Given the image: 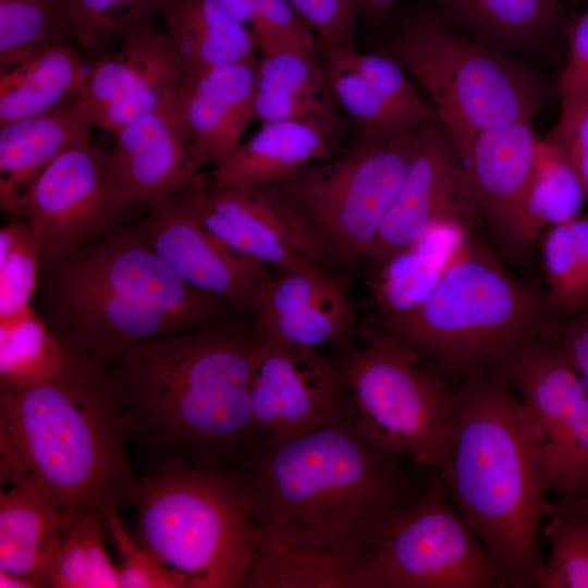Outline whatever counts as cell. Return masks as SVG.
<instances>
[{
	"instance_id": "6da1fadb",
	"label": "cell",
	"mask_w": 588,
	"mask_h": 588,
	"mask_svg": "<svg viewBox=\"0 0 588 588\" xmlns=\"http://www.w3.org/2000/svg\"><path fill=\"white\" fill-rule=\"evenodd\" d=\"M257 341L203 327L140 341L106 364L127 439L155 468L237 470L259 445L250 401Z\"/></svg>"
},
{
	"instance_id": "7a4b0ae2",
	"label": "cell",
	"mask_w": 588,
	"mask_h": 588,
	"mask_svg": "<svg viewBox=\"0 0 588 588\" xmlns=\"http://www.w3.org/2000/svg\"><path fill=\"white\" fill-rule=\"evenodd\" d=\"M237 471L259 537L360 568L391 519L415 501L400 456L369 443L345 412L305 432L264 438Z\"/></svg>"
},
{
	"instance_id": "3957f363",
	"label": "cell",
	"mask_w": 588,
	"mask_h": 588,
	"mask_svg": "<svg viewBox=\"0 0 588 588\" xmlns=\"http://www.w3.org/2000/svg\"><path fill=\"white\" fill-rule=\"evenodd\" d=\"M106 363L73 355L32 387L0 383V480L69 515L136 505L140 478Z\"/></svg>"
},
{
	"instance_id": "277c9868",
	"label": "cell",
	"mask_w": 588,
	"mask_h": 588,
	"mask_svg": "<svg viewBox=\"0 0 588 588\" xmlns=\"http://www.w3.org/2000/svg\"><path fill=\"white\" fill-rule=\"evenodd\" d=\"M434 469L493 561L502 587L534 588L544 562L547 492L519 397L499 363L453 389L446 446Z\"/></svg>"
},
{
	"instance_id": "5b68a950",
	"label": "cell",
	"mask_w": 588,
	"mask_h": 588,
	"mask_svg": "<svg viewBox=\"0 0 588 588\" xmlns=\"http://www.w3.org/2000/svg\"><path fill=\"white\" fill-rule=\"evenodd\" d=\"M36 293L66 351L106 364L140 341L208 327L224 303L186 283L137 225L40 260Z\"/></svg>"
},
{
	"instance_id": "8992f818",
	"label": "cell",
	"mask_w": 588,
	"mask_h": 588,
	"mask_svg": "<svg viewBox=\"0 0 588 588\" xmlns=\"http://www.w3.org/2000/svg\"><path fill=\"white\" fill-rule=\"evenodd\" d=\"M555 319L543 291L512 275L469 235L427 298L381 318L379 329L462 380L523 342L551 336Z\"/></svg>"
},
{
	"instance_id": "52a82bcc",
	"label": "cell",
	"mask_w": 588,
	"mask_h": 588,
	"mask_svg": "<svg viewBox=\"0 0 588 588\" xmlns=\"http://www.w3.org/2000/svg\"><path fill=\"white\" fill-rule=\"evenodd\" d=\"M136 505L135 541L185 588L242 587L259 530L237 470L154 468Z\"/></svg>"
},
{
	"instance_id": "ba28073f",
	"label": "cell",
	"mask_w": 588,
	"mask_h": 588,
	"mask_svg": "<svg viewBox=\"0 0 588 588\" xmlns=\"http://www.w3.org/2000/svg\"><path fill=\"white\" fill-rule=\"evenodd\" d=\"M338 363L345 413L375 448L437 468L444 453L453 390L415 348L381 329Z\"/></svg>"
},
{
	"instance_id": "9c48e42d",
	"label": "cell",
	"mask_w": 588,
	"mask_h": 588,
	"mask_svg": "<svg viewBox=\"0 0 588 588\" xmlns=\"http://www.w3.org/2000/svg\"><path fill=\"white\" fill-rule=\"evenodd\" d=\"M389 57L426 89L454 148L485 130L530 122L539 109L529 74L433 16L408 23Z\"/></svg>"
},
{
	"instance_id": "30bf717a",
	"label": "cell",
	"mask_w": 588,
	"mask_h": 588,
	"mask_svg": "<svg viewBox=\"0 0 588 588\" xmlns=\"http://www.w3.org/2000/svg\"><path fill=\"white\" fill-rule=\"evenodd\" d=\"M424 124L383 134L362 133L344 155L311 163L271 185L326 252L366 257L418 147Z\"/></svg>"
},
{
	"instance_id": "8fae6325",
	"label": "cell",
	"mask_w": 588,
	"mask_h": 588,
	"mask_svg": "<svg viewBox=\"0 0 588 588\" xmlns=\"http://www.w3.org/2000/svg\"><path fill=\"white\" fill-rule=\"evenodd\" d=\"M499 364L513 384L546 492L588 493V387L551 336L523 342Z\"/></svg>"
},
{
	"instance_id": "7c38bea8",
	"label": "cell",
	"mask_w": 588,
	"mask_h": 588,
	"mask_svg": "<svg viewBox=\"0 0 588 588\" xmlns=\"http://www.w3.org/2000/svg\"><path fill=\"white\" fill-rule=\"evenodd\" d=\"M499 588L478 537L449 502L434 469L425 494L387 525L356 588Z\"/></svg>"
},
{
	"instance_id": "4fadbf2b",
	"label": "cell",
	"mask_w": 588,
	"mask_h": 588,
	"mask_svg": "<svg viewBox=\"0 0 588 588\" xmlns=\"http://www.w3.org/2000/svg\"><path fill=\"white\" fill-rule=\"evenodd\" d=\"M192 180L177 191L183 205L226 244L282 272L323 270L324 247L273 185L206 187Z\"/></svg>"
},
{
	"instance_id": "5bb4252c",
	"label": "cell",
	"mask_w": 588,
	"mask_h": 588,
	"mask_svg": "<svg viewBox=\"0 0 588 588\" xmlns=\"http://www.w3.org/2000/svg\"><path fill=\"white\" fill-rule=\"evenodd\" d=\"M125 209L106 164V149L90 142L63 152L39 174L19 216L34 231L40 260H50L112 231Z\"/></svg>"
},
{
	"instance_id": "9a60e30c",
	"label": "cell",
	"mask_w": 588,
	"mask_h": 588,
	"mask_svg": "<svg viewBox=\"0 0 588 588\" xmlns=\"http://www.w3.org/2000/svg\"><path fill=\"white\" fill-rule=\"evenodd\" d=\"M481 221L456 151L436 114L387 210L367 258L379 262L413 246L433 224Z\"/></svg>"
},
{
	"instance_id": "2e32d148",
	"label": "cell",
	"mask_w": 588,
	"mask_h": 588,
	"mask_svg": "<svg viewBox=\"0 0 588 588\" xmlns=\"http://www.w3.org/2000/svg\"><path fill=\"white\" fill-rule=\"evenodd\" d=\"M250 401L262 438L305 432L345 412L338 363L316 348L266 336L257 341Z\"/></svg>"
},
{
	"instance_id": "e0dca14e",
	"label": "cell",
	"mask_w": 588,
	"mask_h": 588,
	"mask_svg": "<svg viewBox=\"0 0 588 588\" xmlns=\"http://www.w3.org/2000/svg\"><path fill=\"white\" fill-rule=\"evenodd\" d=\"M187 76L168 34L149 22L91 64L78 95L95 125L115 134L175 98Z\"/></svg>"
},
{
	"instance_id": "ac0fdd59",
	"label": "cell",
	"mask_w": 588,
	"mask_h": 588,
	"mask_svg": "<svg viewBox=\"0 0 588 588\" xmlns=\"http://www.w3.org/2000/svg\"><path fill=\"white\" fill-rule=\"evenodd\" d=\"M137 228L154 250L189 285L253 310L267 266L233 248L201 225L177 192L147 205Z\"/></svg>"
},
{
	"instance_id": "d6986e66",
	"label": "cell",
	"mask_w": 588,
	"mask_h": 588,
	"mask_svg": "<svg viewBox=\"0 0 588 588\" xmlns=\"http://www.w3.org/2000/svg\"><path fill=\"white\" fill-rule=\"evenodd\" d=\"M537 136L530 122L488 128L454 148L477 205L499 249L524 262L530 252L522 235V209Z\"/></svg>"
},
{
	"instance_id": "ffe728a7",
	"label": "cell",
	"mask_w": 588,
	"mask_h": 588,
	"mask_svg": "<svg viewBox=\"0 0 588 588\" xmlns=\"http://www.w3.org/2000/svg\"><path fill=\"white\" fill-rule=\"evenodd\" d=\"M179 95L113 134L106 150L108 171L126 209L177 192L200 168Z\"/></svg>"
},
{
	"instance_id": "44dd1931",
	"label": "cell",
	"mask_w": 588,
	"mask_h": 588,
	"mask_svg": "<svg viewBox=\"0 0 588 588\" xmlns=\"http://www.w3.org/2000/svg\"><path fill=\"white\" fill-rule=\"evenodd\" d=\"M253 311L258 336L316 350L347 344L355 323L344 285L324 269L268 277Z\"/></svg>"
},
{
	"instance_id": "7402d4cb",
	"label": "cell",
	"mask_w": 588,
	"mask_h": 588,
	"mask_svg": "<svg viewBox=\"0 0 588 588\" xmlns=\"http://www.w3.org/2000/svg\"><path fill=\"white\" fill-rule=\"evenodd\" d=\"M256 57L188 73L179 106L199 166L217 164L254 119Z\"/></svg>"
},
{
	"instance_id": "603a6c76",
	"label": "cell",
	"mask_w": 588,
	"mask_h": 588,
	"mask_svg": "<svg viewBox=\"0 0 588 588\" xmlns=\"http://www.w3.org/2000/svg\"><path fill=\"white\" fill-rule=\"evenodd\" d=\"M96 126L79 95L59 106L0 126V205L19 216L39 174L69 149L90 143Z\"/></svg>"
},
{
	"instance_id": "cb8c5ba5",
	"label": "cell",
	"mask_w": 588,
	"mask_h": 588,
	"mask_svg": "<svg viewBox=\"0 0 588 588\" xmlns=\"http://www.w3.org/2000/svg\"><path fill=\"white\" fill-rule=\"evenodd\" d=\"M332 127L307 120L262 123L245 143H240L212 172L218 186L268 185L301 169L331 158Z\"/></svg>"
},
{
	"instance_id": "d4e9b609",
	"label": "cell",
	"mask_w": 588,
	"mask_h": 588,
	"mask_svg": "<svg viewBox=\"0 0 588 588\" xmlns=\"http://www.w3.org/2000/svg\"><path fill=\"white\" fill-rule=\"evenodd\" d=\"M73 516L25 489L1 490L0 569L50 587V561Z\"/></svg>"
},
{
	"instance_id": "484cf974",
	"label": "cell",
	"mask_w": 588,
	"mask_h": 588,
	"mask_svg": "<svg viewBox=\"0 0 588 588\" xmlns=\"http://www.w3.org/2000/svg\"><path fill=\"white\" fill-rule=\"evenodd\" d=\"M160 13L188 73L255 57L250 30L219 0H166Z\"/></svg>"
},
{
	"instance_id": "4316f807",
	"label": "cell",
	"mask_w": 588,
	"mask_h": 588,
	"mask_svg": "<svg viewBox=\"0 0 588 588\" xmlns=\"http://www.w3.org/2000/svg\"><path fill=\"white\" fill-rule=\"evenodd\" d=\"M90 66L70 45H60L1 71L0 126L48 111L77 95Z\"/></svg>"
},
{
	"instance_id": "83f0119b",
	"label": "cell",
	"mask_w": 588,
	"mask_h": 588,
	"mask_svg": "<svg viewBox=\"0 0 588 588\" xmlns=\"http://www.w3.org/2000/svg\"><path fill=\"white\" fill-rule=\"evenodd\" d=\"M585 199L580 179L562 149L538 137L522 209V235L528 250L549 228L578 217Z\"/></svg>"
},
{
	"instance_id": "f1b7e54d",
	"label": "cell",
	"mask_w": 588,
	"mask_h": 588,
	"mask_svg": "<svg viewBox=\"0 0 588 588\" xmlns=\"http://www.w3.org/2000/svg\"><path fill=\"white\" fill-rule=\"evenodd\" d=\"M359 569L330 552L259 537L242 588H356Z\"/></svg>"
},
{
	"instance_id": "f546056e",
	"label": "cell",
	"mask_w": 588,
	"mask_h": 588,
	"mask_svg": "<svg viewBox=\"0 0 588 588\" xmlns=\"http://www.w3.org/2000/svg\"><path fill=\"white\" fill-rule=\"evenodd\" d=\"M72 354L33 307L0 320V383L32 387L57 377Z\"/></svg>"
},
{
	"instance_id": "4dcf8cb0",
	"label": "cell",
	"mask_w": 588,
	"mask_h": 588,
	"mask_svg": "<svg viewBox=\"0 0 588 588\" xmlns=\"http://www.w3.org/2000/svg\"><path fill=\"white\" fill-rule=\"evenodd\" d=\"M546 298L556 318L588 306V213L549 228L541 242Z\"/></svg>"
},
{
	"instance_id": "1f68e13d",
	"label": "cell",
	"mask_w": 588,
	"mask_h": 588,
	"mask_svg": "<svg viewBox=\"0 0 588 588\" xmlns=\"http://www.w3.org/2000/svg\"><path fill=\"white\" fill-rule=\"evenodd\" d=\"M70 39L76 37L63 0H0V71Z\"/></svg>"
},
{
	"instance_id": "d6a6232c",
	"label": "cell",
	"mask_w": 588,
	"mask_h": 588,
	"mask_svg": "<svg viewBox=\"0 0 588 588\" xmlns=\"http://www.w3.org/2000/svg\"><path fill=\"white\" fill-rule=\"evenodd\" d=\"M345 46L348 45L320 42L322 70L334 100L362 133L383 134L417 125L407 121L376 91L347 58Z\"/></svg>"
},
{
	"instance_id": "836d02e7",
	"label": "cell",
	"mask_w": 588,
	"mask_h": 588,
	"mask_svg": "<svg viewBox=\"0 0 588 588\" xmlns=\"http://www.w3.org/2000/svg\"><path fill=\"white\" fill-rule=\"evenodd\" d=\"M76 40L99 58L161 12L166 0H63Z\"/></svg>"
},
{
	"instance_id": "e575fe53",
	"label": "cell",
	"mask_w": 588,
	"mask_h": 588,
	"mask_svg": "<svg viewBox=\"0 0 588 588\" xmlns=\"http://www.w3.org/2000/svg\"><path fill=\"white\" fill-rule=\"evenodd\" d=\"M450 7L476 29L513 41L548 34L562 15L559 0H456Z\"/></svg>"
},
{
	"instance_id": "d590c367",
	"label": "cell",
	"mask_w": 588,
	"mask_h": 588,
	"mask_svg": "<svg viewBox=\"0 0 588 588\" xmlns=\"http://www.w3.org/2000/svg\"><path fill=\"white\" fill-rule=\"evenodd\" d=\"M40 259L38 241L25 219L0 230V320L32 307Z\"/></svg>"
},
{
	"instance_id": "8d00e7d4",
	"label": "cell",
	"mask_w": 588,
	"mask_h": 588,
	"mask_svg": "<svg viewBox=\"0 0 588 588\" xmlns=\"http://www.w3.org/2000/svg\"><path fill=\"white\" fill-rule=\"evenodd\" d=\"M543 535L550 553L537 576L536 588H588V513L556 512Z\"/></svg>"
},
{
	"instance_id": "74e56055",
	"label": "cell",
	"mask_w": 588,
	"mask_h": 588,
	"mask_svg": "<svg viewBox=\"0 0 588 588\" xmlns=\"http://www.w3.org/2000/svg\"><path fill=\"white\" fill-rule=\"evenodd\" d=\"M372 287L382 317L408 313L421 304L439 282L443 269L431 264L414 246L379 262Z\"/></svg>"
},
{
	"instance_id": "f35d334b",
	"label": "cell",
	"mask_w": 588,
	"mask_h": 588,
	"mask_svg": "<svg viewBox=\"0 0 588 588\" xmlns=\"http://www.w3.org/2000/svg\"><path fill=\"white\" fill-rule=\"evenodd\" d=\"M257 88L286 91L320 101L334 100L317 57L292 47L261 52Z\"/></svg>"
},
{
	"instance_id": "ab89813d",
	"label": "cell",
	"mask_w": 588,
	"mask_h": 588,
	"mask_svg": "<svg viewBox=\"0 0 588 588\" xmlns=\"http://www.w3.org/2000/svg\"><path fill=\"white\" fill-rule=\"evenodd\" d=\"M345 53L376 91L407 121L419 125L434 115L417 94L405 70L391 57L360 52L353 45L345 46Z\"/></svg>"
},
{
	"instance_id": "60d3db41",
	"label": "cell",
	"mask_w": 588,
	"mask_h": 588,
	"mask_svg": "<svg viewBox=\"0 0 588 588\" xmlns=\"http://www.w3.org/2000/svg\"><path fill=\"white\" fill-rule=\"evenodd\" d=\"M250 26L261 52L292 47L317 57L315 32L289 0H254Z\"/></svg>"
},
{
	"instance_id": "b9f144b4",
	"label": "cell",
	"mask_w": 588,
	"mask_h": 588,
	"mask_svg": "<svg viewBox=\"0 0 588 588\" xmlns=\"http://www.w3.org/2000/svg\"><path fill=\"white\" fill-rule=\"evenodd\" d=\"M119 512L108 511L103 518L123 559L120 567L121 588H185L174 573L137 544Z\"/></svg>"
},
{
	"instance_id": "7bdbcfd3",
	"label": "cell",
	"mask_w": 588,
	"mask_h": 588,
	"mask_svg": "<svg viewBox=\"0 0 588 588\" xmlns=\"http://www.w3.org/2000/svg\"><path fill=\"white\" fill-rule=\"evenodd\" d=\"M561 113L554 126H565L588 102V10L568 29V50L560 78Z\"/></svg>"
},
{
	"instance_id": "ee69618b",
	"label": "cell",
	"mask_w": 588,
	"mask_h": 588,
	"mask_svg": "<svg viewBox=\"0 0 588 588\" xmlns=\"http://www.w3.org/2000/svg\"><path fill=\"white\" fill-rule=\"evenodd\" d=\"M319 36V42L353 45L359 9L356 0H289Z\"/></svg>"
},
{
	"instance_id": "f6af8a7d",
	"label": "cell",
	"mask_w": 588,
	"mask_h": 588,
	"mask_svg": "<svg viewBox=\"0 0 588 588\" xmlns=\"http://www.w3.org/2000/svg\"><path fill=\"white\" fill-rule=\"evenodd\" d=\"M254 119L262 123L307 120L334 126L333 102L310 99L275 89H258L255 97Z\"/></svg>"
},
{
	"instance_id": "bcb514c9",
	"label": "cell",
	"mask_w": 588,
	"mask_h": 588,
	"mask_svg": "<svg viewBox=\"0 0 588 588\" xmlns=\"http://www.w3.org/2000/svg\"><path fill=\"white\" fill-rule=\"evenodd\" d=\"M50 587L89 588L86 541L81 512L57 547L49 566Z\"/></svg>"
},
{
	"instance_id": "7dc6e473",
	"label": "cell",
	"mask_w": 588,
	"mask_h": 588,
	"mask_svg": "<svg viewBox=\"0 0 588 588\" xmlns=\"http://www.w3.org/2000/svg\"><path fill=\"white\" fill-rule=\"evenodd\" d=\"M84 526L89 588H121V573L110 560L103 543L102 514L95 509L81 511Z\"/></svg>"
},
{
	"instance_id": "c3c4849f",
	"label": "cell",
	"mask_w": 588,
	"mask_h": 588,
	"mask_svg": "<svg viewBox=\"0 0 588 588\" xmlns=\"http://www.w3.org/2000/svg\"><path fill=\"white\" fill-rule=\"evenodd\" d=\"M558 145L578 174L588 200V102L565 126H554L546 136Z\"/></svg>"
},
{
	"instance_id": "681fc988",
	"label": "cell",
	"mask_w": 588,
	"mask_h": 588,
	"mask_svg": "<svg viewBox=\"0 0 588 588\" xmlns=\"http://www.w3.org/2000/svg\"><path fill=\"white\" fill-rule=\"evenodd\" d=\"M551 338L588 387V306L569 318H556Z\"/></svg>"
},
{
	"instance_id": "f907efd6",
	"label": "cell",
	"mask_w": 588,
	"mask_h": 588,
	"mask_svg": "<svg viewBox=\"0 0 588 588\" xmlns=\"http://www.w3.org/2000/svg\"><path fill=\"white\" fill-rule=\"evenodd\" d=\"M359 13L371 23H378L391 9L396 0H356Z\"/></svg>"
},
{
	"instance_id": "816d5d0a",
	"label": "cell",
	"mask_w": 588,
	"mask_h": 588,
	"mask_svg": "<svg viewBox=\"0 0 588 588\" xmlns=\"http://www.w3.org/2000/svg\"><path fill=\"white\" fill-rule=\"evenodd\" d=\"M243 24L252 23L254 0H219Z\"/></svg>"
},
{
	"instance_id": "f5cc1de1",
	"label": "cell",
	"mask_w": 588,
	"mask_h": 588,
	"mask_svg": "<svg viewBox=\"0 0 588 588\" xmlns=\"http://www.w3.org/2000/svg\"><path fill=\"white\" fill-rule=\"evenodd\" d=\"M563 511H576V512H583L588 513V493L568 502L558 501V502H551L547 500L544 513L546 517L556 513V512H563Z\"/></svg>"
},
{
	"instance_id": "db71d44e",
	"label": "cell",
	"mask_w": 588,
	"mask_h": 588,
	"mask_svg": "<svg viewBox=\"0 0 588 588\" xmlns=\"http://www.w3.org/2000/svg\"><path fill=\"white\" fill-rule=\"evenodd\" d=\"M0 587L1 588H33L25 579L13 575L9 572L0 569Z\"/></svg>"
},
{
	"instance_id": "11a10c76",
	"label": "cell",
	"mask_w": 588,
	"mask_h": 588,
	"mask_svg": "<svg viewBox=\"0 0 588 588\" xmlns=\"http://www.w3.org/2000/svg\"><path fill=\"white\" fill-rule=\"evenodd\" d=\"M456 0H443L444 3H446L449 7L453 4Z\"/></svg>"
}]
</instances>
